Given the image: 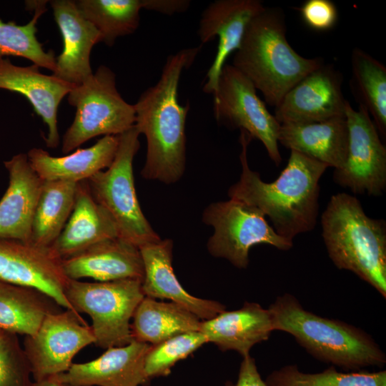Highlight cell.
Returning a JSON list of instances; mask_svg holds the SVG:
<instances>
[{"label":"cell","mask_w":386,"mask_h":386,"mask_svg":"<svg viewBox=\"0 0 386 386\" xmlns=\"http://www.w3.org/2000/svg\"><path fill=\"white\" fill-rule=\"evenodd\" d=\"M134 340L157 345L176 335L199 331L202 320L182 306L145 297L132 317Z\"/></svg>","instance_id":"27"},{"label":"cell","mask_w":386,"mask_h":386,"mask_svg":"<svg viewBox=\"0 0 386 386\" xmlns=\"http://www.w3.org/2000/svg\"><path fill=\"white\" fill-rule=\"evenodd\" d=\"M265 382L267 386H386V371L342 372L332 365L320 372L305 373L290 365L272 372Z\"/></svg>","instance_id":"32"},{"label":"cell","mask_w":386,"mask_h":386,"mask_svg":"<svg viewBox=\"0 0 386 386\" xmlns=\"http://www.w3.org/2000/svg\"><path fill=\"white\" fill-rule=\"evenodd\" d=\"M151 345L134 340L109 347L99 357L73 363L56 378L71 386H140L149 381L144 373V359Z\"/></svg>","instance_id":"16"},{"label":"cell","mask_w":386,"mask_h":386,"mask_svg":"<svg viewBox=\"0 0 386 386\" xmlns=\"http://www.w3.org/2000/svg\"><path fill=\"white\" fill-rule=\"evenodd\" d=\"M343 77L325 63L311 71L282 99L274 117L282 124L321 122L345 116L347 99L342 91Z\"/></svg>","instance_id":"14"},{"label":"cell","mask_w":386,"mask_h":386,"mask_svg":"<svg viewBox=\"0 0 386 386\" xmlns=\"http://www.w3.org/2000/svg\"><path fill=\"white\" fill-rule=\"evenodd\" d=\"M9 185L0 200V239L31 243V226L44 181L31 167L26 154L4 162Z\"/></svg>","instance_id":"20"},{"label":"cell","mask_w":386,"mask_h":386,"mask_svg":"<svg viewBox=\"0 0 386 386\" xmlns=\"http://www.w3.org/2000/svg\"><path fill=\"white\" fill-rule=\"evenodd\" d=\"M335 169L347 159L348 128L345 115L327 120L280 124L278 143Z\"/></svg>","instance_id":"24"},{"label":"cell","mask_w":386,"mask_h":386,"mask_svg":"<svg viewBox=\"0 0 386 386\" xmlns=\"http://www.w3.org/2000/svg\"><path fill=\"white\" fill-rule=\"evenodd\" d=\"M119 145V135L103 136L94 145L64 157L33 148L26 154L29 163L43 181H86L110 166Z\"/></svg>","instance_id":"25"},{"label":"cell","mask_w":386,"mask_h":386,"mask_svg":"<svg viewBox=\"0 0 386 386\" xmlns=\"http://www.w3.org/2000/svg\"><path fill=\"white\" fill-rule=\"evenodd\" d=\"M1 331V330H0Z\"/></svg>","instance_id":"41"},{"label":"cell","mask_w":386,"mask_h":386,"mask_svg":"<svg viewBox=\"0 0 386 386\" xmlns=\"http://www.w3.org/2000/svg\"><path fill=\"white\" fill-rule=\"evenodd\" d=\"M65 294L76 312L90 317L98 347L107 350L134 340L130 320L144 297L141 279L96 282L69 279Z\"/></svg>","instance_id":"8"},{"label":"cell","mask_w":386,"mask_h":386,"mask_svg":"<svg viewBox=\"0 0 386 386\" xmlns=\"http://www.w3.org/2000/svg\"><path fill=\"white\" fill-rule=\"evenodd\" d=\"M208 342L200 331L186 332L151 345L144 359V373L150 380L165 377L179 361L187 358L204 344Z\"/></svg>","instance_id":"33"},{"label":"cell","mask_w":386,"mask_h":386,"mask_svg":"<svg viewBox=\"0 0 386 386\" xmlns=\"http://www.w3.org/2000/svg\"><path fill=\"white\" fill-rule=\"evenodd\" d=\"M73 86L53 74L41 73L35 64L20 66L7 59H0V89L17 92L29 100L47 126L44 140L49 148H56L59 144L58 107Z\"/></svg>","instance_id":"19"},{"label":"cell","mask_w":386,"mask_h":386,"mask_svg":"<svg viewBox=\"0 0 386 386\" xmlns=\"http://www.w3.org/2000/svg\"><path fill=\"white\" fill-rule=\"evenodd\" d=\"M285 15L264 7L249 23L232 65L244 74L274 108L296 84L324 64L320 58L303 57L290 46Z\"/></svg>","instance_id":"3"},{"label":"cell","mask_w":386,"mask_h":386,"mask_svg":"<svg viewBox=\"0 0 386 386\" xmlns=\"http://www.w3.org/2000/svg\"><path fill=\"white\" fill-rule=\"evenodd\" d=\"M81 14L99 31L102 42L112 46L118 37L134 33L139 24L144 0H78Z\"/></svg>","instance_id":"30"},{"label":"cell","mask_w":386,"mask_h":386,"mask_svg":"<svg viewBox=\"0 0 386 386\" xmlns=\"http://www.w3.org/2000/svg\"><path fill=\"white\" fill-rule=\"evenodd\" d=\"M252 137L240 129L242 173L228 190L230 199L259 209L270 219L280 236L292 240L312 230L318 216L320 179L328 166L299 152L291 150L287 166L272 182H264L250 169L247 147Z\"/></svg>","instance_id":"1"},{"label":"cell","mask_w":386,"mask_h":386,"mask_svg":"<svg viewBox=\"0 0 386 386\" xmlns=\"http://www.w3.org/2000/svg\"><path fill=\"white\" fill-rule=\"evenodd\" d=\"M202 219L214 229L207 243L209 253L239 269L247 267L249 252L254 245L265 244L283 251L293 246L292 240L275 232L259 209L239 200L209 204Z\"/></svg>","instance_id":"9"},{"label":"cell","mask_w":386,"mask_h":386,"mask_svg":"<svg viewBox=\"0 0 386 386\" xmlns=\"http://www.w3.org/2000/svg\"><path fill=\"white\" fill-rule=\"evenodd\" d=\"M32 386H63L56 377L46 378L39 381H34Z\"/></svg>","instance_id":"38"},{"label":"cell","mask_w":386,"mask_h":386,"mask_svg":"<svg viewBox=\"0 0 386 386\" xmlns=\"http://www.w3.org/2000/svg\"><path fill=\"white\" fill-rule=\"evenodd\" d=\"M18 335L0 331V386H32L31 370Z\"/></svg>","instance_id":"34"},{"label":"cell","mask_w":386,"mask_h":386,"mask_svg":"<svg viewBox=\"0 0 386 386\" xmlns=\"http://www.w3.org/2000/svg\"><path fill=\"white\" fill-rule=\"evenodd\" d=\"M77 183L44 181L36 207L31 243L51 247L64 229L74 205Z\"/></svg>","instance_id":"28"},{"label":"cell","mask_w":386,"mask_h":386,"mask_svg":"<svg viewBox=\"0 0 386 386\" xmlns=\"http://www.w3.org/2000/svg\"><path fill=\"white\" fill-rule=\"evenodd\" d=\"M48 1H26L27 9H34V14L26 24L18 25L14 21L4 22L0 19V59L6 56H19L29 59L39 67L52 72L56 67L53 51H46L36 37V24L46 11Z\"/></svg>","instance_id":"31"},{"label":"cell","mask_w":386,"mask_h":386,"mask_svg":"<svg viewBox=\"0 0 386 386\" xmlns=\"http://www.w3.org/2000/svg\"><path fill=\"white\" fill-rule=\"evenodd\" d=\"M345 117L348 149L344 166L334 172V180L355 194L379 196L386 188V147L367 111L353 109L347 101Z\"/></svg>","instance_id":"12"},{"label":"cell","mask_w":386,"mask_h":386,"mask_svg":"<svg viewBox=\"0 0 386 386\" xmlns=\"http://www.w3.org/2000/svg\"><path fill=\"white\" fill-rule=\"evenodd\" d=\"M299 10L305 24L317 31L332 29L338 18L337 9L330 0H307Z\"/></svg>","instance_id":"35"},{"label":"cell","mask_w":386,"mask_h":386,"mask_svg":"<svg viewBox=\"0 0 386 386\" xmlns=\"http://www.w3.org/2000/svg\"><path fill=\"white\" fill-rule=\"evenodd\" d=\"M49 2L63 39V50L56 58L52 74L70 84L79 85L93 74L90 54L93 46L102 42L101 34L81 14L75 1Z\"/></svg>","instance_id":"17"},{"label":"cell","mask_w":386,"mask_h":386,"mask_svg":"<svg viewBox=\"0 0 386 386\" xmlns=\"http://www.w3.org/2000/svg\"><path fill=\"white\" fill-rule=\"evenodd\" d=\"M69 279L91 278L97 282L139 279L142 282L144 265L139 248L116 237L97 242L81 252L62 259Z\"/></svg>","instance_id":"21"},{"label":"cell","mask_w":386,"mask_h":386,"mask_svg":"<svg viewBox=\"0 0 386 386\" xmlns=\"http://www.w3.org/2000/svg\"><path fill=\"white\" fill-rule=\"evenodd\" d=\"M216 120L230 128L244 129L264 146L269 158L278 166L280 124L257 94L253 84L232 64H225L213 93Z\"/></svg>","instance_id":"10"},{"label":"cell","mask_w":386,"mask_h":386,"mask_svg":"<svg viewBox=\"0 0 386 386\" xmlns=\"http://www.w3.org/2000/svg\"><path fill=\"white\" fill-rule=\"evenodd\" d=\"M172 241L159 239L139 247L143 265L142 290L145 297L167 299L195 315L202 321L225 310L222 303L190 295L178 281L172 267Z\"/></svg>","instance_id":"18"},{"label":"cell","mask_w":386,"mask_h":386,"mask_svg":"<svg viewBox=\"0 0 386 386\" xmlns=\"http://www.w3.org/2000/svg\"><path fill=\"white\" fill-rule=\"evenodd\" d=\"M61 308L36 289L0 280V330L32 336L46 315Z\"/></svg>","instance_id":"26"},{"label":"cell","mask_w":386,"mask_h":386,"mask_svg":"<svg viewBox=\"0 0 386 386\" xmlns=\"http://www.w3.org/2000/svg\"><path fill=\"white\" fill-rule=\"evenodd\" d=\"M94 343L91 327L79 313L65 310L46 315L35 335L25 336L23 348L34 381H39L66 372L75 355Z\"/></svg>","instance_id":"11"},{"label":"cell","mask_w":386,"mask_h":386,"mask_svg":"<svg viewBox=\"0 0 386 386\" xmlns=\"http://www.w3.org/2000/svg\"><path fill=\"white\" fill-rule=\"evenodd\" d=\"M139 134L135 125L119 134L110 166L86 180L94 199L113 219L119 237L138 248L160 239L141 209L134 187L133 160Z\"/></svg>","instance_id":"6"},{"label":"cell","mask_w":386,"mask_h":386,"mask_svg":"<svg viewBox=\"0 0 386 386\" xmlns=\"http://www.w3.org/2000/svg\"><path fill=\"white\" fill-rule=\"evenodd\" d=\"M232 383H231L230 382H228L226 383L225 386H231Z\"/></svg>","instance_id":"39"},{"label":"cell","mask_w":386,"mask_h":386,"mask_svg":"<svg viewBox=\"0 0 386 386\" xmlns=\"http://www.w3.org/2000/svg\"><path fill=\"white\" fill-rule=\"evenodd\" d=\"M199 331L222 351L234 350L244 357L254 345L267 340L274 328L268 309L245 302L239 310L202 321Z\"/></svg>","instance_id":"22"},{"label":"cell","mask_w":386,"mask_h":386,"mask_svg":"<svg viewBox=\"0 0 386 386\" xmlns=\"http://www.w3.org/2000/svg\"><path fill=\"white\" fill-rule=\"evenodd\" d=\"M274 330L287 332L317 360L346 370L382 367L386 356L366 332L306 310L293 295L279 296L268 308Z\"/></svg>","instance_id":"4"},{"label":"cell","mask_w":386,"mask_h":386,"mask_svg":"<svg viewBox=\"0 0 386 386\" xmlns=\"http://www.w3.org/2000/svg\"><path fill=\"white\" fill-rule=\"evenodd\" d=\"M63 385V384H62ZM63 386H71V385H63Z\"/></svg>","instance_id":"40"},{"label":"cell","mask_w":386,"mask_h":386,"mask_svg":"<svg viewBox=\"0 0 386 386\" xmlns=\"http://www.w3.org/2000/svg\"><path fill=\"white\" fill-rule=\"evenodd\" d=\"M190 5L189 0H144V9L172 15L187 11Z\"/></svg>","instance_id":"37"},{"label":"cell","mask_w":386,"mask_h":386,"mask_svg":"<svg viewBox=\"0 0 386 386\" xmlns=\"http://www.w3.org/2000/svg\"><path fill=\"white\" fill-rule=\"evenodd\" d=\"M0 280L36 289L62 308L76 312L66 297L69 279L62 259L51 247L0 239Z\"/></svg>","instance_id":"13"},{"label":"cell","mask_w":386,"mask_h":386,"mask_svg":"<svg viewBox=\"0 0 386 386\" xmlns=\"http://www.w3.org/2000/svg\"><path fill=\"white\" fill-rule=\"evenodd\" d=\"M116 237L119 235L113 219L94 199L86 180L78 182L72 212L51 249L64 259Z\"/></svg>","instance_id":"23"},{"label":"cell","mask_w":386,"mask_h":386,"mask_svg":"<svg viewBox=\"0 0 386 386\" xmlns=\"http://www.w3.org/2000/svg\"><path fill=\"white\" fill-rule=\"evenodd\" d=\"M231 386H267L259 373L254 359L250 355L243 357L237 381Z\"/></svg>","instance_id":"36"},{"label":"cell","mask_w":386,"mask_h":386,"mask_svg":"<svg viewBox=\"0 0 386 386\" xmlns=\"http://www.w3.org/2000/svg\"><path fill=\"white\" fill-rule=\"evenodd\" d=\"M328 254L386 297V223L369 217L360 201L346 193L331 197L321 217Z\"/></svg>","instance_id":"5"},{"label":"cell","mask_w":386,"mask_h":386,"mask_svg":"<svg viewBox=\"0 0 386 386\" xmlns=\"http://www.w3.org/2000/svg\"><path fill=\"white\" fill-rule=\"evenodd\" d=\"M202 45L169 55L158 81L143 91L134 104L135 124L147 139L143 177L170 184L182 176L186 160L185 123L189 104H179L182 73L194 62Z\"/></svg>","instance_id":"2"},{"label":"cell","mask_w":386,"mask_h":386,"mask_svg":"<svg viewBox=\"0 0 386 386\" xmlns=\"http://www.w3.org/2000/svg\"><path fill=\"white\" fill-rule=\"evenodd\" d=\"M350 88L360 106L372 118L380 137H386V67L380 61L355 48L351 54Z\"/></svg>","instance_id":"29"},{"label":"cell","mask_w":386,"mask_h":386,"mask_svg":"<svg viewBox=\"0 0 386 386\" xmlns=\"http://www.w3.org/2000/svg\"><path fill=\"white\" fill-rule=\"evenodd\" d=\"M67 99L76 113L63 136V153L100 135H119L135 124L134 104L122 97L115 74L106 66H99L91 76L74 86Z\"/></svg>","instance_id":"7"},{"label":"cell","mask_w":386,"mask_h":386,"mask_svg":"<svg viewBox=\"0 0 386 386\" xmlns=\"http://www.w3.org/2000/svg\"><path fill=\"white\" fill-rule=\"evenodd\" d=\"M265 6L259 0H216L202 11L197 31L202 44L218 37L217 51L203 91L213 94L227 57L240 46L250 21Z\"/></svg>","instance_id":"15"}]
</instances>
